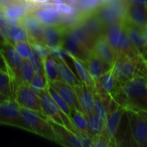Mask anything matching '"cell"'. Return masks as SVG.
<instances>
[{"instance_id":"6da1fadb","label":"cell","mask_w":147,"mask_h":147,"mask_svg":"<svg viewBox=\"0 0 147 147\" xmlns=\"http://www.w3.org/2000/svg\"><path fill=\"white\" fill-rule=\"evenodd\" d=\"M123 22H119L108 25L106 27L105 37L109 45L117 53L118 57L128 56L132 58H139L140 54L128 39Z\"/></svg>"},{"instance_id":"7a4b0ae2","label":"cell","mask_w":147,"mask_h":147,"mask_svg":"<svg viewBox=\"0 0 147 147\" xmlns=\"http://www.w3.org/2000/svg\"><path fill=\"white\" fill-rule=\"evenodd\" d=\"M21 115L26 131L34 133L57 143V137L48 118L36 111L21 108Z\"/></svg>"},{"instance_id":"3957f363","label":"cell","mask_w":147,"mask_h":147,"mask_svg":"<svg viewBox=\"0 0 147 147\" xmlns=\"http://www.w3.org/2000/svg\"><path fill=\"white\" fill-rule=\"evenodd\" d=\"M122 91L128 101L135 107L147 111V78L138 74L123 84Z\"/></svg>"},{"instance_id":"277c9868","label":"cell","mask_w":147,"mask_h":147,"mask_svg":"<svg viewBox=\"0 0 147 147\" xmlns=\"http://www.w3.org/2000/svg\"><path fill=\"white\" fill-rule=\"evenodd\" d=\"M39 97H40L42 111H43L44 115L49 120H51L56 123L64 125L67 128H69L71 131H72L73 133H76L77 130L73 127L69 117L60 110V109L59 108L57 103L54 102V100L52 98V96L48 93L47 90H45L41 93H40Z\"/></svg>"},{"instance_id":"5b68a950","label":"cell","mask_w":147,"mask_h":147,"mask_svg":"<svg viewBox=\"0 0 147 147\" xmlns=\"http://www.w3.org/2000/svg\"><path fill=\"white\" fill-rule=\"evenodd\" d=\"M0 52L2 53L8 65L15 90V88L22 83L20 77V70L23 59L19 55V53L14 47V45L9 40H6L0 46Z\"/></svg>"},{"instance_id":"8992f818","label":"cell","mask_w":147,"mask_h":147,"mask_svg":"<svg viewBox=\"0 0 147 147\" xmlns=\"http://www.w3.org/2000/svg\"><path fill=\"white\" fill-rule=\"evenodd\" d=\"M14 100L21 108L31 109L44 115L39 95L33 90L29 84H19L14 90Z\"/></svg>"},{"instance_id":"52a82bcc","label":"cell","mask_w":147,"mask_h":147,"mask_svg":"<svg viewBox=\"0 0 147 147\" xmlns=\"http://www.w3.org/2000/svg\"><path fill=\"white\" fill-rule=\"evenodd\" d=\"M0 125H8L26 130L21 115V107L14 99H7L0 103Z\"/></svg>"},{"instance_id":"ba28073f","label":"cell","mask_w":147,"mask_h":147,"mask_svg":"<svg viewBox=\"0 0 147 147\" xmlns=\"http://www.w3.org/2000/svg\"><path fill=\"white\" fill-rule=\"evenodd\" d=\"M62 47L68 50L73 57L84 62L93 54V51L87 47L86 45L79 40V38L72 32L71 28H66L65 30Z\"/></svg>"},{"instance_id":"9c48e42d","label":"cell","mask_w":147,"mask_h":147,"mask_svg":"<svg viewBox=\"0 0 147 147\" xmlns=\"http://www.w3.org/2000/svg\"><path fill=\"white\" fill-rule=\"evenodd\" d=\"M137 59L128 56H119L116 59L111 70L118 81L124 84L139 74Z\"/></svg>"},{"instance_id":"30bf717a","label":"cell","mask_w":147,"mask_h":147,"mask_svg":"<svg viewBox=\"0 0 147 147\" xmlns=\"http://www.w3.org/2000/svg\"><path fill=\"white\" fill-rule=\"evenodd\" d=\"M130 127L139 146H147V122L140 111H130Z\"/></svg>"},{"instance_id":"8fae6325","label":"cell","mask_w":147,"mask_h":147,"mask_svg":"<svg viewBox=\"0 0 147 147\" xmlns=\"http://www.w3.org/2000/svg\"><path fill=\"white\" fill-rule=\"evenodd\" d=\"M79 22L96 40L98 37L105 34L106 25L98 16L96 10L84 14H80Z\"/></svg>"},{"instance_id":"7c38bea8","label":"cell","mask_w":147,"mask_h":147,"mask_svg":"<svg viewBox=\"0 0 147 147\" xmlns=\"http://www.w3.org/2000/svg\"><path fill=\"white\" fill-rule=\"evenodd\" d=\"M19 22L25 28L29 41L43 42V30L45 25L35 16L34 13L25 15Z\"/></svg>"},{"instance_id":"4fadbf2b","label":"cell","mask_w":147,"mask_h":147,"mask_svg":"<svg viewBox=\"0 0 147 147\" xmlns=\"http://www.w3.org/2000/svg\"><path fill=\"white\" fill-rule=\"evenodd\" d=\"M93 53L111 67L118 57L115 51L108 42L105 34L98 37L96 40L93 47Z\"/></svg>"},{"instance_id":"5bb4252c","label":"cell","mask_w":147,"mask_h":147,"mask_svg":"<svg viewBox=\"0 0 147 147\" xmlns=\"http://www.w3.org/2000/svg\"><path fill=\"white\" fill-rule=\"evenodd\" d=\"M37 5L38 9L34 14L45 26L59 23L61 13L59 11L55 4L48 2L37 3Z\"/></svg>"},{"instance_id":"9a60e30c","label":"cell","mask_w":147,"mask_h":147,"mask_svg":"<svg viewBox=\"0 0 147 147\" xmlns=\"http://www.w3.org/2000/svg\"><path fill=\"white\" fill-rule=\"evenodd\" d=\"M49 120V119H48ZM51 126L55 133L57 137V143L65 146L71 147H82L81 142L78 137V135L67 128L65 126L56 123L51 120H49Z\"/></svg>"},{"instance_id":"2e32d148","label":"cell","mask_w":147,"mask_h":147,"mask_svg":"<svg viewBox=\"0 0 147 147\" xmlns=\"http://www.w3.org/2000/svg\"><path fill=\"white\" fill-rule=\"evenodd\" d=\"M94 86L88 85L86 84L81 83L80 84L74 87L75 92L78 96V102L82 111L84 114H89L93 112L96 94L93 91Z\"/></svg>"},{"instance_id":"e0dca14e","label":"cell","mask_w":147,"mask_h":147,"mask_svg":"<svg viewBox=\"0 0 147 147\" xmlns=\"http://www.w3.org/2000/svg\"><path fill=\"white\" fill-rule=\"evenodd\" d=\"M48 84L60 95V96L67 102L71 109H77L82 111L78 96L72 86L62 82L61 80H56L54 82Z\"/></svg>"},{"instance_id":"ac0fdd59","label":"cell","mask_w":147,"mask_h":147,"mask_svg":"<svg viewBox=\"0 0 147 147\" xmlns=\"http://www.w3.org/2000/svg\"><path fill=\"white\" fill-rule=\"evenodd\" d=\"M125 19L128 23L143 30L147 24V8L129 3L127 7Z\"/></svg>"},{"instance_id":"d6986e66","label":"cell","mask_w":147,"mask_h":147,"mask_svg":"<svg viewBox=\"0 0 147 147\" xmlns=\"http://www.w3.org/2000/svg\"><path fill=\"white\" fill-rule=\"evenodd\" d=\"M66 28L60 24L46 25L43 30V42L48 47L62 46L64 33Z\"/></svg>"},{"instance_id":"ffe728a7","label":"cell","mask_w":147,"mask_h":147,"mask_svg":"<svg viewBox=\"0 0 147 147\" xmlns=\"http://www.w3.org/2000/svg\"><path fill=\"white\" fill-rule=\"evenodd\" d=\"M123 24L128 39L141 55L147 49V38L144 34V31L130 23L126 24L125 21Z\"/></svg>"},{"instance_id":"44dd1931","label":"cell","mask_w":147,"mask_h":147,"mask_svg":"<svg viewBox=\"0 0 147 147\" xmlns=\"http://www.w3.org/2000/svg\"><path fill=\"white\" fill-rule=\"evenodd\" d=\"M124 113L123 109L121 106H117L113 110H109L107 119L104 122V132L106 135L110 139H114L116 135L120 123Z\"/></svg>"},{"instance_id":"7402d4cb","label":"cell","mask_w":147,"mask_h":147,"mask_svg":"<svg viewBox=\"0 0 147 147\" xmlns=\"http://www.w3.org/2000/svg\"><path fill=\"white\" fill-rule=\"evenodd\" d=\"M84 64L88 69V71L93 79V81L96 83L105 72L109 71L112 67L109 65L105 64L102 59H100L97 56H96L94 53L90 56V58L84 61Z\"/></svg>"},{"instance_id":"603a6c76","label":"cell","mask_w":147,"mask_h":147,"mask_svg":"<svg viewBox=\"0 0 147 147\" xmlns=\"http://www.w3.org/2000/svg\"><path fill=\"white\" fill-rule=\"evenodd\" d=\"M57 63H58V74H59V80L72 86L73 88L82 83L78 78V76L74 73L72 69L67 65V63L58 59H57Z\"/></svg>"},{"instance_id":"cb8c5ba5","label":"cell","mask_w":147,"mask_h":147,"mask_svg":"<svg viewBox=\"0 0 147 147\" xmlns=\"http://www.w3.org/2000/svg\"><path fill=\"white\" fill-rule=\"evenodd\" d=\"M96 12L103 22V23L106 25V27L115 22H124V19L107 3L101 4L96 9Z\"/></svg>"},{"instance_id":"d4e9b609","label":"cell","mask_w":147,"mask_h":147,"mask_svg":"<svg viewBox=\"0 0 147 147\" xmlns=\"http://www.w3.org/2000/svg\"><path fill=\"white\" fill-rule=\"evenodd\" d=\"M43 71L44 74L48 81V83L54 82L56 80H59L58 74V63L57 59L53 56L51 53L42 59Z\"/></svg>"},{"instance_id":"484cf974","label":"cell","mask_w":147,"mask_h":147,"mask_svg":"<svg viewBox=\"0 0 147 147\" xmlns=\"http://www.w3.org/2000/svg\"><path fill=\"white\" fill-rule=\"evenodd\" d=\"M116 82L117 79L115 76L114 75L112 70L110 69L107 72H105L96 83L95 84H98L99 90L102 91L100 94H104V95H109L110 93L115 90V86H116Z\"/></svg>"},{"instance_id":"4316f807","label":"cell","mask_w":147,"mask_h":147,"mask_svg":"<svg viewBox=\"0 0 147 147\" xmlns=\"http://www.w3.org/2000/svg\"><path fill=\"white\" fill-rule=\"evenodd\" d=\"M71 59H72V66H73L79 80L84 84H86L88 85L95 87V82L91 78L84 62L73 57V56H71Z\"/></svg>"},{"instance_id":"83f0119b","label":"cell","mask_w":147,"mask_h":147,"mask_svg":"<svg viewBox=\"0 0 147 147\" xmlns=\"http://www.w3.org/2000/svg\"><path fill=\"white\" fill-rule=\"evenodd\" d=\"M87 122L89 134L93 138H96L104 132V123L93 113L84 114Z\"/></svg>"},{"instance_id":"f1b7e54d","label":"cell","mask_w":147,"mask_h":147,"mask_svg":"<svg viewBox=\"0 0 147 147\" xmlns=\"http://www.w3.org/2000/svg\"><path fill=\"white\" fill-rule=\"evenodd\" d=\"M69 119L77 131L89 134L85 115L83 111H80L77 109H71Z\"/></svg>"},{"instance_id":"f546056e","label":"cell","mask_w":147,"mask_h":147,"mask_svg":"<svg viewBox=\"0 0 147 147\" xmlns=\"http://www.w3.org/2000/svg\"><path fill=\"white\" fill-rule=\"evenodd\" d=\"M0 93L14 99V85L9 73L0 71Z\"/></svg>"},{"instance_id":"4dcf8cb0","label":"cell","mask_w":147,"mask_h":147,"mask_svg":"<svg viewBox=\"0 0 147 147\" xmlns=\"http://www.w3.org/2000/svg\"><path fill=\"white\" fill-rule=\"evenodd\" d=\"M22 40H29L25 28L19 22L9 26V41L14 44Z\"/></svg>"},{"instance_id":"1f68e13d","label":"cell","mask_w":147,"mask_h":147,"mask_svg":"<svg viewBox=\"0 0 147 147\" xmlns=\"http://www.w3.org/2000/svg\"><path fill=\"white\" fill-rule=\"evenodd\" d=\"M96 116H97L103 123L105 122L109 109L107 103L105 102L103 96L102 94L96 93V98H95V103H94V108H93V112H92Z\"/></svg>"},{"instance_id":"d6a6232c","label":"cell","mask_w":147,"mask_h":147,"mask_svg":"<svg viewBox=\"0 0 147 147\" xmlns=\"http://www.w3.org/2000/svg\"><path fill=\"white\" fill-rule=\"evenodd\" d=\"M29 86L35 93L39 95L43 90H47L48 86V81L44 73H35L29 84Z\"/></svg>"},{"instance_id":"836d02e7","label":"cell","mask_w":147,"mask_h":147,"mask_svg":"<svg viewBox=\"0 0 147 147\" xmlns=\"http://www.w3.org/2000/svg\"><path fill=\"white\" fill-rule=\"evenodd\" d=\"M35 72L30 61L28 59H23L22 66H21V70H20L21 82L26 84H29Z\"/></svg>"},{"instance_id":"e575fe53","label":"cell","mask_w":147,"mask_h":147,"mask_svg":"<svg viewBox=\"0 0 147 147\" xmlns=\"http://www.w3.org/2000/svg\"><path fill=\"white\" fill-rule=\"evenodd\" d=\"M48 93L50 94V96H52V98L54 100V102L57 103V105L59 106V108L60 109V110L65 113L68 117L70 115V113H71V107L67 104V102L60 96V95L48 84V86L47 88Z\"/></svg>"},{"instance_id":"d590c367","label":"cell","mask_w":147,"mask_h":147,"mask_svg":"<svg viewBox=\"0 0 147 147\" xmlns=\"http://www.w3.org/2000/svg\"><path fill=\"white\" fill-rule=\"evenodd\" d=\"M102 3L100 0H78L76 9L80 14L88 13L96 10Z\"/></svg>"},{"instance_id":"8d00e7d4","label":"cell","mask_w":147,"mask_h":147,"mask_svg":"<svg viewBox=\"0 0 147 147\" xmlns=\"http://www.w3.org/2000/svg\"><path fill=\"white\" fill-rule=\"evenodd\" d=\"M14 47L19 53V55L23 59H28L29 56L31 55L33 50L31 47V43L29 40H22V41H18L13 44Z\"/></svg>"},{"instance_id":"74e56055","label":"cell","mask_w":147,"mask_h":147,"mask_svg":"<svg viewBox=\"0 0 147 147\" xmlns=\"http://www.w3.org/2000/svg\"><path fill=\"white\" fill-rule=\"evenodd\" d=\"M0 34L9 41V27L4 9L0 6Z\"/></svg>"},{"instance_id":"f35d334b","label":"cell","mask_w":147,"mask_h":147,"mask_svg":"<svg viewBox=\"0 0 147 147\" xmlns=\"http://www.w3.org/2000/svg\"><path fill=\"white\" fill-rule=\"evenodd\" d=\"M30 43H31V47H32L33 52H34L41 59L50 54L49 47L46 44H44L43 42L30 41Z\"/></svg>"},{"instance_id":"ab89813d","label":"cell","mask_w":147,"mask_h":147,"mask_svg":"<svg viewBox=\"0 0 147 147\" xmlns=\"http://www.w3.org/2000/svg\"><path fill=\"white\" fill-rule=\"evenodd\" d=\"M28 60L30 61L35 73H44L42 59L34 52H32L31 55L28 58Z\"/></svg>"},{"instance_id":"60d3db41","label":"cell","mask_w":147,"mask_h":147,"mask_svg":"<svg viewBox=\"0 0 147 147\" xmlns=\"http://www.w3.org/2000/svg\"><path fill=\"white\" fill-rule=\"evenodd\" d=\"M56 7L58 8L59 11L63 14V15H70L71 13H73L75 11V8L71 6L70 4L66 3H59L56 4Z\"/></svg>"},{"instance_id":"b9f144b4","label":"cell","mask_w":147,"mask_h":147,"mask_svg":"<svg viewBox=\"0 0 147 147\" xmlns=\"http://www.w3.org/2000/svg\"><path fill=\"white\" fill-rule=\"evenodd\" d=\"M0 71H6L8 73H9V68H8V65L5 62V59L2 54V53L0 52ZM10 75V74H9ZM11 77V76H10Z\"/></svg>"},{"instance_id":"7bdbcfd3","label":"cell","mask_w":147,"mask_h":147,"mask_svg":"<svg viewBox=\"0 0 147 147\" xmlns=\"http://www.w3.org/2000/svg\"><path fill=\"white\" fill-rule=\"evenodd\" d=\"M129 1H130V3L145 6L147 8V0H129Z\"/></svg>"},{"instance_id":"ee69618b","label":"cell","mask_w":147,"mask_h":147,"mask_svg":"<svg viewBox=\"0 0 147 147\" xmlns=\"http://www.w3.org/2000/svg\"><path fill=\"white\" fill-rule=\"evenodd\" d=\"M65 3L70 4L71 6L76 8L77 5H78V0H65Z\"/></svg>"},{"instance_id":"f6af8a7d","label":"cell","mask_w":147,"mask_h":147,"mask_svg":"<svg viewBox=\"0 0 147 147\" xmlns=\"http://www.w3.org/2000/svg\"><path fill=\"white\" fill-rule=\"evenodd\" d=\"M7 99H9V98L8 96H4V95H3V94L0 93V103L3 102H4Z\"/></svg>"},{"instance_id":"bcb514c9","label":"cell","mask_w":147,"mask_h":147,"mask_svg":"<svg viewBox=\"0 0 147 147\" xmlns=\"http://www.w3.org/2000/svg\"><path fill=\"white\" fill-rule=\"evenodd\" d=\"M140 114L143 115V117L145 118V120L146 121V122H147V111H144V110H140Z\"/></svg>"},{"instance_id":"7dc6e473","label":"cell","mask_w":147,"mask_h":147,"mask_svg":"<svg viewBox=\"0 0 147 147\" xmlns=\"http://www.w3.org/2000/svg\"><path fill=\"white\" fill-rule=\"evenodd\" d=\"M143 31H144V34H145L146 37V38H147V24H146V26L145 27V28L143 29Z\"/></svg>"},{"instance_id":"c3c4849f","label":"cell","mask_w":147,"mask_h":147,"mask_svg":"<svg viewBox=\"0 0 147 147\" xmlns=\"http://www.w3.org/2000/svg\"><path fill=\"white\" fill-rule=\"evenodd\" d=\"M100 1H101V2H102V3H107V2H108L109 0H100Z\"/></svg>"},{"instance_id":"681fc988","label":"cell","mask_w":147,"mask_h":147,"mask_svg":"<svg viewBox=\"0 0 147 147\" xmlns=\"http://www.w3.org/2000/svg\"><path fill=\"white\" fill-rule=\"evenodd\" d=\"M146 67H147V61H146Z\"/></svg>"},{"instance_id":"f907efd6","label":"cell","mask_w":147,"mask_h":147,"mask_svg":"<svg viewBox=\"0 0 147 147\" xmlns=\"http://www.w3.org/2000/svg\"><path fill=\"white\" fill-rule=\"evenodd\" d=\"M146 102H147V98H146Z\"/></svg>"}]
</instances>
